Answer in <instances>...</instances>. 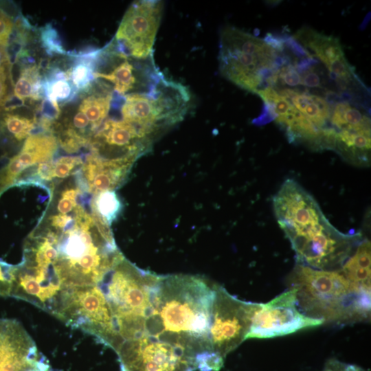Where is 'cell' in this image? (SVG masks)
Returning <instances> with one entry per match:
<instances>
[{
	"label": "cell",
	"mask_w": 371,
	"mask_h": 371,
	"mask_svg": "<svg viewBox=\"0 0 371 371\" xmlns=\"http://www.w3.org/2000/svg\"><path fill=\"white\" fill-rule=\"evenodd\" d=\"M34 231L56 250L51 265L34 273V301L46 311L56 308L69 290L97 284L124 257L109 226L80 203L60 224L52 225L42 221Z\"/></svg>",
	"instance_id": "1"
},
{
	"label": "cell",
	"mask_w": 371,
	"mask_h": 371,
	"mask_svg": "<svg viewBox=\"0 0 371 371\" xmlns=\"http://www.w3.org/2000/svg\"><path fill=\"white\" fill-rule=\"evenodd\" d=\"M216 284L192 276H158L141 338L166 342L195 359L210 341Z\"/></svg>",
	"instance_id": "2"
},
{
	"label": "cell",
	"mask_w": 371,
	"mask_h": 371,
	"mask_svg": "<svg viewBox=\"0 0 371 371\" xmlns=\"http://www.w3.org/2000/svg\"><path fill=\"white\" fill-rule=\"evenodd\" d=\"M289 282L298 308L308 317L341 325L370 318V294L355 291L340 269L319 270L297 263Z\"/></svg>",
	"instance_id": "3"
},
{
	"label": "cell",
	"mask_w": 371,
	"mask_h": 371,
	"mask_svg": "<svg viewBox=\"0 0 371 371\" xmlns=\"http://www.w3.org/2000/svg\"><path fill=\"white\" fill-rule=\"evenodd\" d=\"M158 276L141 270L123 257L97 284L110 307L115 335L113 350L139 339Z\"/></svg>",
	"instance_id": "4"
},
{
	"label": "cell",
	"mask_w": 371,
	"mask_h": 371,
	"mask_svg": "<svg viewBox=\"0 0 371 371\" xmlns=\"http://www.w3.org/2000/svg\"><path fill=\"white\" fill-rule=\"evenodd\" d=\"M277 50L259 38L233 26L221 32L219 71L240 88L258 93L273 87L278 69L287 63Z\"/></svg>",
	"instance_id": "5"
},
{
	"label": "cell",
	"mask_w": 371,
	"mask_h": 371,
	"mask_svg": "<svg viewBox=\"0 0 371 371\" xmlns=\"http://www.w3.org/2000/svg\"><path fill=\"white\" fill-rule=\"evenodd\" d=\"M162 10L163 3L159 1L133 2L126 11L113 41L107 45L111 52L121 58L151 57Z\"/></svg>",
	"instance_id": "6"
},
{
	"label": "cell",
	"mask_w": 371,
	"mask_h": 371,
	"mask_svg": "<svg viewBox=\"0 0 371 371\" xmlns=\"http://www.w3.org/2000/svg\"><path fill=\"white\" fill-rule=\"evenodd\" d=\"M258 304L240 300L216 285L210 329L212 352L225 358L246 340Z\"/></svg>",
	"instance_id": "7"
},
{
	"label": "cell",
	"mask_w": 371,
	"mask_h": 371,
	"mask_svg": "<svg viewBox=\"0 0 371 371\" xmlns=\"http://www.w3.org/2000/svg\"><path fill=\"white\" fill-rule=\"evenodd\" d=\"M322 319L302 313L297 307L295 291H285L265 304H258L247 339H266L289 335L323 324Z\"/></svg>",
	"instance_id": "8"
},
{
	"label": "cell",
	"mask_w": 371,
	"mask_h": 371,
	"mask_svg": "<svg viewBox=\"0 0 371 371\" xmlns=\"http://www.w3.org/2000/svg\"><path fill=\"white\" fill-rule=\"evenodd\" d=\"M50 371V366L17 320L0 318V371Z\"/></svg>",
	"instance_id": "9"
},
{
	"label": "cell",
	"mask_w": 371,
	"mask_h": 371,
	"mask_svg": "<svg viewBox=\"0 0 371 371\" xmlns=\"http://www.w3.org/2000/svg\"><path fill=\"white\" fill-rule=\"evenodd\" d=\"M58 144L57 137L52 133L39 131L31 134L19 152L0 170V195L8 188L17 185L25 171L29 172L30 168L52 160Z\"/></svg>",
	"instance_id": "10"
},
{
	"label": "cell",
	"mask_w": 371,
	"mask_h": 371,
	"mask_svg": "<svg viewBox=\"0 0 371 371\" xmlns=\"http://www.w3.org/2000/svg\"><path fill=\"white\" fill-rule=\"evenodd\" d=\"M312 58L317 57L327 67L330 77L337 82H349L357 80L352 66L345 57L338 38L322 34L315 30L303 27L294 36Z\"/></svg>",
	"instance_id": "11"
},
{
	"label": "cell",
	"mask_w": 371,
	"mask_h": 371,
	"mask_svg": "<svg viewBox=\"0 0 371 371\" xmlns=\"http://www.w3.org/2000/svg\"><path fill=\"white\" fill-rule=\"evenodd\" d=\"M134 162L129 159H106L90 153L77 172V183L93 196L114 190L124 183Z\"/></svg>",
	"instance_id": "12"
},
{
	"label": "cell",
	"mask_w": 371,
	"mask_h": 371,
	"mask_svg": "<svg viewBox=\"0 0 371 371\" xmlns=\"http://www.w3.org/2000/svg\"><path fill=\"white\" fill-rule=\"evenodd\" d=\"M14 64L19 65L20 68L17 79L13 80L12 99L15 98L21 105H24L28 100L45 98L40 66L30 60L29 54L19 57Z\"/></svg>",
	"instance_id": "13"
},
{
	"label": "cell",
	"mask_w": 371,
	"mask_h": 371,
	"mask_svg": "<svg viewBox=\"0 0 371 371\" xmlns=\"http://www.w3.org/2000/svg\"><path fill=\"white\" fill-rule=\"evenodd\" d=\"M335 150L347 161L361 166L370 162V129L336 131Z\"/></svg>",
	"instance_id": "14"
},
{
	"label": "cell",
	"mask_w": 371,
	"mask_h": 371,
	"mask_svg": "<svg viewBox=\"0 0 371 371\" xmlns=\"http://www.w3.org/2000/svg\"><path fill=\"white\" fill-rule=\"evenodd\" d=\"M370 242L363 240L340 269L355 291L370 294Z\"/></svg>",
	"instance_id": "15"
},
{
	"label": "cell",
	"mask_w": 371,
	"mask_h": 371,
	"mask_svg": "<svg viewBox=\"0 0 371 371\" xmlns=\"http://www.w3.org/2000/svg\"><path fill=\"white\" fill-rule=\"evenodd\" d=\"M274 89L279 94L289 98L295 108L317 127L322 129L332 127L328 124L331 109L324 98L295 89Z\"/></svg>",
	"instance_id": "16"
},
{
	"label": "cell",
	"mask_w": 371,
	"mask_h": 371,
	"mask_svg": "<svg viewBox=\"0 0 371 371\" xmlns=\"http://www.w3.org/2000/svg\"><path fill=\"white\" fill-rule=\"evenodd\" d=\"M112 98V92L104 85L99 91L93 90L80 102L78 109L84 113L89 120L93 135L106 119Z\"/></svg>",
	"instance_id": "17"
},
{
	"label": "cell",
	"mask_w": 371,
	"mask_h": 371,
	"mask_svg": "<svg viewBox=\"0 0 371 371\" xmlns=\"http://www.w3.org/2000/svg\"><path fill=\"white\" fill-rule=\"evenodd\" d=\"M330 122L336 131L370 129V120L359 109L346 102L337 103L330 107Z\"/></svg>",
	"instance_id": "18"
},
{
	"label": "cell",
	"mask_w": 371,
	"mask_h": 371,
	"mask_svg": "<svg viewBox=\"0 0 371 371\" xmlns=\"http://www.w3.org/2000/svg\"><path fill=\"white\" fill-rule=\"evenodd\" d=\"M101 55L75 57L72 66L67 70L75 92L89 91L95 82V68Z\"/></svg>",
	"instance_id": "19"
},
{
	"label": "cell",
	"mask_w": 371,
	"mask_h": 371,
	"mask_svg": "<svg viewBox=\"0 0 371 371\" xmlns=\"http://www.w3.org/2000/svg\"><path fill=\"white\" fill-rule=\"evenodd\" d=\"M37 125L36 117L30 118L12 111H3L0 115V130L18 142L25 140Z\"/></svg>",
	"instance_id": "20"
},
{
	"label": "cell",
	"mask_w": 371,
	"mask_h": 371,
	"mask_svg": "<svg viewBox=\"0 0 371 371\" xmlns=\"http://www.w3.org/2000/svg\"><path fill=\"white\" fill-rule=\"evenodd\" d=\"M90 207L95 214L110 226L120 215L123 205L114 190H107L94 195Z\"/></svg>",
	"instance_id": "21"
},
{
	"label": "cell",
	"mask_w": 371,
	"mask_h": 371,
	"mask_svg": "<svg viewBox=\"0 0 371 371\" xmlns=\"http://www.w3.org/2000/svg\"><path fill=\"white\" fill-rule=\"evenodd\" d=\"M135 68L126 58L108 73L96 71L95 78H102L113 84L114 90L120 95H123L133 89L136 84Z\"/></svg>",
	"instance_id": "22"
},
{
	"label": "cell",
	"mask_w": 371,
	"mask_h": 371,
	"mask_svg": "<svg viewBox=\"0 0 371 371\" xmlns=\"http://www.w3.org/2000/svg\"><path fill=\"white\" fill-rule=\"evenodd\" d=\"M80 156L61 157L56 160H52V178L54 179H64L70 175L77 173L83 165Z\"/></svg>",
	"instance_id": "23"
},
{
	"label": "cell",
	"mask_w": 371,
	"mask_h": 371,
	"mask_svg": "<svg viewBox=\"0 0 371 371\" xmlns=\"http://www.w3.org/2000/svg\"><path fill=\"white\" fill-rule=\"evenodd\" d=\"M40 38L42 47L49 55L67 54L58 31L51 24H46L41 28Z\"/></svg>",
	"instance_id": "24"
},
{
	"label": "cell",
	"mask_w": 371,
	"mask_h": 371,
	"mask_svg": "<svg viewBox=\"0 0 371 371\" xmlns=\"http://www.w3.org/2000/svg\"><path fill=\"white\" fill-rule=\"evenodd\" d=\"M323 371H366V370L355 365L345 363L335 359H330L326 363Z\"/></svg>",
	"instance_id": "25"
},
{
	"label": "cell",
	"mask_w": 371,
	"mask_h": 371,
	"mask_svg": "<svg viewBox=\"0 0 371 371\" xmlns=\"http://www.w3.org/2000/svg\"><path fill=\"white\" fill-rule=\"evenodd\" d=\"M321 80L317 72L313 69H306L302 74V85L309 87H320Z\"/></svg>",
	"instance_id": "26"
},
{
	"label": "cell",
	"mask_w": 371,
	"mask_h": 371,
	"mask_svg": "<svg viewBox=\"0 0 371 371\" xmlns=\"http://www.w3.org/2000/svg\"><path fill=\"white\" fill-rule=\"evenodd\" d=\"M14 60V54L12 50V44L8 47L0 46V67L8 64H13Z\"/></svg>",
	"instance_id": "27"
}]
</instances>
